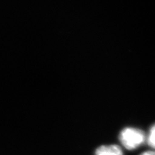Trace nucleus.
Masks as SVG:
<instances>
[{
    "label": "nucleus",
    "instance_id": "1",
    "mask_svg": "<svg viewBox=\"0 0 155 155\" xmlns=\"http://www.w3.org/2000/svg\"><path fill=\"white\" fill-rule=\"evenodd\" d=\"M146 139L144 131L136 128L127 127L121 131L119 140L126 149L133 150L141 146Z\"/></svg>",
    "mask_w": 155,
    "mask_h": 155
},
{
    "label": "nucleus",
    "instance_id": "2",
    "mask_svg": "<svg viewBox=\"0 0 155 155\" xmlns=\"http://www.w3.org/2000/svg\"><path fill=\"white\" fill-rule=\"evenodd\" d=\"M96 155H123V152L118 145H103L97 149Z\"/></svg>",
    "mask_w": 155,
    "mask_h": 155
},
{
    "label": "nucleus",
    "instance_id": "4",
    "mask_svg": "<svg viewBox=\"0 0 155 155\" xmlns=\"http://www.w3.org/2000/svg\"><path fill=\"white\" fill-rule=\"evenodd\" d=\"M140 155H155V152L153 151H149V152H145Z\"/></svg>",
    "mask_w": 155,
    "mask_h": 155
},
{
    "label": "nucleus",
    "instance_id": "3",
    "mask_svg": "<svg viewBox=\"0 0 155 155\" xmlns=\"http://www.w3.org/2000/svg\"><path fill=\"white\" fill-rule=\"evenodd\" d=\"M147 143L152 148L155 149V124L151 127L147 137Z\"/></svg>",
    "mask_w": 155,
    "mask_h": 155
}]
</instances>
